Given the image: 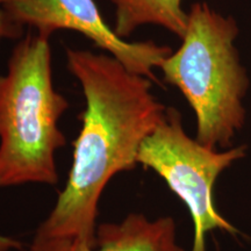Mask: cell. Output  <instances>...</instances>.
Wrapping results in <instances>:
<instances>
[{
    "label": "cell",
    "instance_id": "cell-6",
    "mask_svg": "<svg viewBox=\"0 0 251 251\" xmlns=\"http://www.w3.org/2000/svg\"><path fill=\"white\" fill-rule=\"evenodd\" d=\"M29 251H185L171 216L149 219L130 213L120 222L97 226L94 246L71 238L34 236Z\"/></svg>",
    "mask_w": 251,
    "mask_h": 251
},
{
    "label": "cell",
    "instance_id": "cell-4",
    "mask_svg": "<svg viewBox=\"0 0 251 251\" xmlns=\"http://www.w3.org/2000/svg\"><path fill=\"white\" fill-rule=\"evenodd\" d=\"M247 153V146L218 150L198 142L185 131L178 109L168 107L156 129L144 140L137 164L161 176L187 207L194 235L191 251H206L211 231L238 230L220 214L214 202V186L222 172Z\"/></svg>",
    "mask_w": 251,
    "mask_h": 251
},
{
    "label": "cell",
    "instance_id": "cell-7",
    "mask_svg": "<svg viewBox=\"0 0 251 251\" xmlns=\"http://www.w3.org/2000/svg\"><path fill=\"white\" fill-rule=\"evenodd\" d=\"M114 5L113 30L122 40H127L137 28L155 25L179 39L187 26V12L183 0H111Z\"/></svg>",
    "mask_w": 251,
    "mask_h": 251
},
{
    "label": "cell",
    "instance_id": "cell-1",
    "mask_svg": "<svg viewBox=\"0 0 251 251\" xmlns=\"http://www.w3.org/2000/svg\"><path fill=\"white\" fill-rule=\"evenodd\" d=\"M67 61L86 107L79 117L67 184L35 235L93 247L103 190L115 175L137 165L141 146L168 107L152 94V80L129 71L111 55L68 48Z\"/></svg>",
    "mask_w": 251,
    "mask_h": 251
},
{
    "label": "cell",
    "instance_id": "cell-9",
    "mask_svg": "<svg viewBox=\"0 0 251 251\" xmlns=\"http://www.w3.org/2000/svg\"><path fill=\"white\" fill-rule=\"evenodd\" d=\"M21 249V243L13 238L0 235V251H11Z\"/></svg>",
    "mask_w": 251,
    "mask_h": 251
},
{
    "label": "cell",
    "instance_id": "cell-5",
    "mask_svg": "<svg viewBox=\"0 0 251 251\" xmlns=\"http://www.w3.org/2000/svg\"><path fill=\"white\" fill-rule=\"evenodd\" d=\"M8 17L23 28H35L51 36L59 29L80 33L128 70L157 83L155 72L172 52L168 46L152 41L129 42L119 37L100 14L94 0H2Z\"/></svg>",
    "mask_w": 251,
    "mask_h": 251
},
{
    "label": "cell",
    "instance_id": "cell-8",
    "mask_svg": "<svg viewBox=\"0 0 251 251\" xmlns=\"http://www.w3.org/2000/svg\"><path fill=\"white\" fill-rule=\"evenodd\" d=\"M23 34L24 28L8 17L2 6V0H0V41L19 39Z\"/></svg>",
    "mask_w": 251,
    "mask_h": 251
},
{
    "label": "cell",
    "instance_id": "cell-2",
    "mask_svg": "<svg viewBox=\"0 0 251 251\" xmlns=\"http://www.w3.org/2000/svg\"><path fill=\"white\" fill-rule=\"evenodd\" d=\"M69 101L55 89L50 36L28 34L0 76V187L56 185V152L67 144L59 119Z\"/></svg>",
    "mask_w": 251,
    "mask_h": 251
},
{
    "label": "cell",
    "instance_id": "cell-3",
    "mask_svg": "<svg viewBox=\"0 0 251 251\" xmlns=\"http://www.w3.org/2000/svg\"><path fill=\"white\" fill-rule=\"evenodd\" d=\"M238 26L206 2L187 12L181 45L159 70L166 84L177 87L193 109L198 142L211 149H228L246 124L244 97L249 78L235 41Z\"/></svg>",
    "mask_w": 251,
    "mask_h": 251
}]
</instances>
